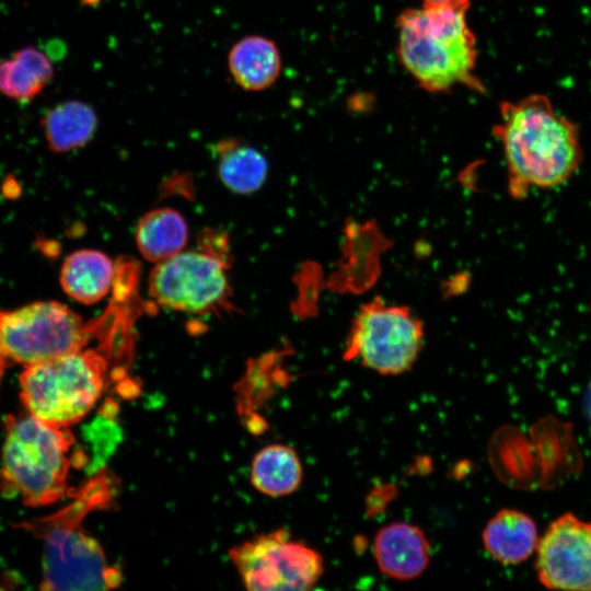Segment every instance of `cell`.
<instances>
[{"mask_svg":"<svg viewBox=\"0 0 591 591\" xmlns=\"http://www.w3.org/2000/svg\"><path fill=\"white\" fill-rule=\"evenodd\" d=\"M499 114L494 132L503 148L513 197L525 196L531 187L559 186L577 171L582 157L578 128L546 95L505 101Z\"/></svg>","mask_w":591,"mask_h":591,"instance_id":"6da1fadb","label":"cell"},{"mask_svg":"<svg viewBox=\"0 0 591 591\" xmlns=\"http://www.w3.org/2000/svg\"><path fill=\"white\" fill-rule=\"evenodd\" d=\"M468 9L470 0H444L398 14V59L424 90L441 93L457 85L484 90L475 76L477 48Z\"/></svg>","mask_w":591,"mask_h":591,"instance_id":"7a4b0ae2","label":"cell"},{"mask_svg":"<svg viewBox=\"0 0 591 591\" xmlns=\"http://www.w3.org/2000/svg\"><path fill=\"white\" fill-rule=\"evenodd\" d=\"M112 497L113 478L102 474L58 512L15 525L43 541V590H106L119 584L120 572L81 526L90 511L105 508Z\"/></svg>","mask_w":591,"mask_h":591,"instance_id":"3957f363","label":"cell"},{"mask_svg":"<svg viewBox=\"0 0 591 591\" xmlns=\"http://www.w3.org/2000/svg\"><path fill=\"white\" fill-rule=\"evenodd\" d=\"M1 452L0 485L28 507H44L66 493L68 452L74 438L68 427L46 424L31 414L8 416Z\"/></svg>","mask_w":591,"mask_h":591,"instance_id":"277c9868","label":"cell"},{"mask_svg":"<svg viewBox=\"0 0 591 591\" xmlns=\"http://www.w3.org/2000/svg\"><path fill=\"white\" fill-rule=\"evenodd\" d=\"M106 372L105 357L90 348L27 364L20 375L21 401L37 419L69 428L93 408Z\"/></svg>","mask_w":591,"mask_h":591,"instance_id":"5b68a950","label":"cell"},{"mask_svg":"<svg viewBox=\"0 0 591 591\" xmlns=\"http://www.w3.org/2000/svg\"><path fill=\"white\" fill-rule=\"evenodd\" d=\"M91 336L82 317L60 302L0 310V355L9 362L27 366L78 351Z\"/></svg>","mask_w":591,"mask_h":591,"instance_id":"8992f818","label":"cell"},{"mask_svg":"<svg viewBox=\"0 0 591 591\" xmlns=\"http://www.w3.org/2000/svg\"><path fill=\"white\" fill-rule=\"evenodd\" d=\"M422 345L424 327L412 311L376 298L358 311L344 357L380 374L398 375L410 370Z\"/></svg>","mask_w":591,"mask_h":591,"instance_id":"52a82bcc","label":"cell"},{"mask_svg":"<svg viewBox=\"0 0 591 591\" xmlns=\"http://www.w3.org/2000/svg\"><path fill=\"white\" fill-rule=\"evenodd\" d=\"M229 556L253 591L309 590L323 573L322 556L283 529L233 546Z\"/></svg>","mask_w":591,"mask_h":591,"instance_id":"ba28073f","label":"cell"},{"mask_svg":"<svg viewBox=\"0 0 591 591\" xmlns=\"http://www.w3.org/2000/svg\"><path fill=\"white\" fill-rule=\"evenodd\" d=\"M151 296L160 304L177 311L201 312L221 302L228 290L223 264L206 252H179L152 270Z\"/></svg>","mask_w":591,"mask_h":591,"instance_id":"9c48e42d","label":"cell"},{"mask_svg":"<svg viewBox=\"0 0 591 591\" xmlns=\"http://www.w3.org/2000/svg\"><path fill=\"white\" fill-rule=\"evenodd\" d=\"M535 569L548 589L591 591V521L565 513L551 523L540 537Z\"/></svg>","mask_w":591,"mask_h":591,"instance_id":"30bf717a","label":"cell"},{"mask_svg":"<svg viewBox=\"0 0 591 591\" xmlns=\"http://www.w3.org/2000/svg\"><path fill=\"white\" fill-rule=\"evenodd\" d=\"M373 555L382 573L396 580H412L428 567L430 546L424 531L406 522H393L374 536Z\"/></svg>","mask_w":591,"mask_h":591,"instance_id":"8fae6325","label":"cell"},{"mask_svg":"<svg viewBox=\"0 0 591 591\" xmlns=\"http://www.w3.org/2000/svg\"><path fill=\"white\" fill-rule=\"evenodd\" d=\"M482 540L487 553L503 565L526 560L536 552L540 542L534 521L514 509L498 511L487 522Z\"/></svg>","mask_w":591,"mask_h":591,"instance_id":"7c38bea8","label":"cell"},{"mask_svg":"<svg viewBox=\"0 0 591 591\" xmlns=\"http://www.w3.org/2000/svg\"><path fill=\"white\" fill-rule=\"evenodd\" d=\"M234 81L245 91H262L279 77L281 58L276 44L264 36L250 35L237 40L228 55Z\"/></svg>","mask_w":591,"mask_h":591,"instance_id":"4fadbf2b","label":"cell"},{"mask_svg":"<svg viewBox=\"0 0 591 591\" xmlns=\"http://www.w3.org/2000/svg\"><path fill=\"white\" fill-rule=\"evenodd\" d=\"M114 271V265L105 254L94 250H81L70 254L63 262L60 283L69 297L91 304L108 293Z\"/></svg>","mask_w":591,"mask_h":591,"instance_id":"5bb4252c","label":"cell"},{"mask_svg":"<svg viewBox=\"0 0 591 591\" xmlns=\"http://www.w3.org/2000/svg\"><path fill=\"white\" fill-rule=\"evenodd\" d=\"M40 124L49 150L62 153L91 140L97 127V115L88 103L66 101L49 108Z\"/></svg>","mask_w":591,"mask_h":591,"instance_id":"9a60e30c","label":"cell"},{"mask_svg":"<svg viewBox=\"0 0 591 591\" xmlns=\"http://www.w3.org/2000/svg\"><path fill=\"white\" fill-rule=\"evenodd\" d=\"M54 77L49 57L34 47L16 50L0 62V93L20 102L37 96Z\"/></svg>","mask_w":591,"mask_h":591,"instance_id":"2e32d148","label":"cell"},{"mask_svg":"<svg viewBox=\"0 0 591 591\" xmlns=\"http://www.w3.org/2000/svg\"><path fill=\"white\" fill-rule=\"evenodd\" d=\"M302 479V465L297 453L283 444H269L260 449L251 465V483L269 497L292 494Z\"/></svg>","mask_w":591,"mask_h":591,"instance_id":"e0dca14e","label":"cell"},{"mask_svg":"<svg viewBox=\"0 0 591 591\" xmlns=\"http://www.w3.org/2000/svg\"><path fill=\"white\" fill-rule=\"evenodd\" d=\"M188 230L184 218L171 208L147 213L136 232L137 245L149 260L162 262L182 251Z\"/></svg>","mask_w":591,"mask_h":591,"instance_id":"ac0fdd59","label":"cell"},{"mask_svg":"<svg viewBox=\"0 0 591 591\" xmlns=\"http://www.w3.org/2000/svg\"><path fill=\"white\" fill-rule=\"evenodd\" d=\"M216 152L219 176L227 187L247 194L263 185L267 160L258 150L236 139H228L216 144Z\"/></svg>","mask_w":591,"mask_h":591,"instance_id":"d6986e66","label":"cell"},{"mask_svg":"<svg viewBox=\"0 0 591 591\" xmlns=\"http://www.w3.org/2000/svg\"><path fill=\"white\" fill-rule=\"evenodd\" d=\"M583 410H584V414H586L587 418L591 422V382H590V384L588 385V387H587V390L584 392Z\"/></svg>","mask_w":591,"mask_h":591,"instance_id":"ffe728a7","label":"cell"},{"mask_svg":"<svg viewBox=\"0 0 591 591\" xmlns=\"http://www.w3.org/2000/svg\"><path fill=\"white\" fill-rule=\"evenodd\" d=\"M9 361L0 355V383Z\"/></svg>","mask_w":591,"mask_h":591,"instance_id":"44dd1931","label":"cell"},{"mask_svg":"<svg viewBox=\"0 0 591 591\" xmlns=\"http://www.w3.org/2000/svg\"><path fill=\"white\" fill-rule=\"evenodd\" d=\"M424 2H437V1H444V0H422Z\"/></svg>","mask_w":591,"mask_h":591,"instance_id":"7402d4cb","label":"cell"}]
</instances>
